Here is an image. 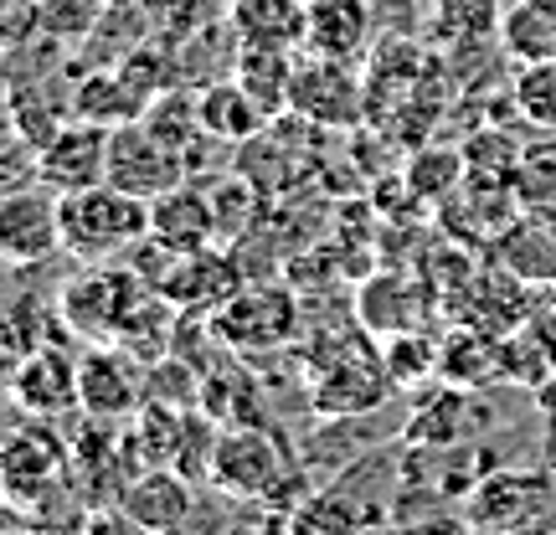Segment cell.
<instances>
[{
  "label": "cell",
  "mask_w": 556,
  "mask_h": 535,
  "mask_svg": "<svg viewBox=\"0 0 556 535\" xmlns=\"http://www.w3.org/2000/svg\"><path fill=\"white\" fill-rule=\"evenodd\" d=\"M62 201V247L83 263H109L150 242V201L129 196L119 186H93Z\"/></svg>",
  "instance_id": "6da1fadb"
},
{
  "label": "cell",
  "mask_w": 556,
  "mask_h": 535,
  "mask_svg": "<svg viewBox=\"0 0 556 535\" xmlns=\"http://www.w3.org/2000/svg\"><path fill=\"white\" fill-rule=\"evenodd\" d=\"M144 278L119 273L114 263H93L83 278H73L62 289V324L83 340H119L124 319L135 315V304L144 298Z\"/></svg>",
  "instance_id": "7a4b0ae2"
},
{
  "label": "cell",
  "mask_w": 556,
  "mask_h": 535,
  "mask_svg": "<svg viewBox=\"0 0 556 535\" xmlns=\"http://www.w3.org/2000/svg\"><path fill=\"white\" fill-rule=\"evenodd\" d=\"M78 402L93 422H124L150 402V371L124 345H93L78 356Z\"/></svg>",
  "instance_id": "3957f363"
},
{
  "label": "cell",
  "mask_w": 556,
  "mask_h": 535,
  "mask_svg": "<svg viewBox=\"0 0 556 535\" xmlns=\"http://www.w3.org/2000/svg\"><path fill=\"white\" fill-rule=\"evenodd\" d=\"M186 180V155L160 144L139 119L109 129V186H119L139 201H160Z\"/></svg>",
  "instance_id": "277c9868"
},
{
  "label": "cell",
  "mask_w": 556,
  "mask_h": 535,
  "mask_svg": "<svg viewBox=\"0 0 556 535\" xmlns=\"http://www.w3.org/2000/svg\"><path fill=\"white\" fill-rule=\"evenodd\" d=\"M109 180V124L67 119L37 150V186L52 196H78Z\"/></svg>",
  "instance_id": "5b68a950"
},
{
  "label": "cell",
  "mask_w": 556,
  "mask_h": 535,
  "mask_svg": "<svg viewBox=\"0 0 556 535\" xmlns=\"http://www.w3.org/2000/svg\"><path fill=\"white\" fill-rule=\"evenodd\" d=\"M67 484V448L52 428L26 422L5 437V499L16 510H41Z\"/></svg>",
  "instance_id": "8992f818"
},
{
  "label": "cell",
  "mask_w": 556,
  "mask_h": 535,
  "mask_svg": "<svg viewBox=\"0 0 556 535\" xmlns=\"http://www.w3.org/2000/svg\"><path fill=\"white\" fill-rule=\"evenodd\" d=\"M283 469L289 458L268 433L258 428H232L217 437V454H212V484L222 495L238 499H274L283 489Z\"/></svg>",
  "instance_id": "52a82bcc"
},
{
  "label": "cell",
  "mask_w": 556,
  "mask_h": 535,
  "mask_svg": "<svg viewBox=\"0 0 556 535\" xmlns=\"http://www.w3.org/2000/svg\"><path fill=\"white\" fill-rule=\"evenodd\" d=\"M536 283H526V278H516L510 268H479L464 289H458V324H475V330H484V335H516V330H526L531 324V315H536V294H531Z\"/></svg>",
  "instance_id": "ba28073f"
},
{
  "label": "cell",
  "mask_w": 556,
  "mask_h": 535,
  "mask_svg": "<svg viewBox=\"0 0 556 535\" xmlns=\"http://www.w3.org/2000/svg\"><path fill=\"white\" fill-rule=\"evenodd\" d=\"M62 247V201L47 186L5 191L0 201V253L16 268H37Z\"/></svg>",
  "instance_id": "9c48e42d"
},
{
  "label": "cell",
  "mask_w": 556,
  "mask_h": 535,
  "mask_svg": "<svg viewBox=\"0 0 556 535\" xmlns=\"http://www.w3.org/2000/svg\"><path fill=\"white\" fill-rule=\"evenodd\" d=\"M217 335L232 345V351H274L294 335V298L289 289H248L242 283L238 294L217 309Z\"/></svg>",
  "instance_id": "30bf717a"
},
{
  "label": "cell",
  "mask_w": 556,
  "mask_h": 535,
  "mask_svg": "<svg viewBox=\"0 0 556 535\" xmlns=\"http://www.w3.org/2000/svg\"><path fill=\"white\" fill-rule=\"evenodd\" d=\"M289 114L319 124V129H351L361 119V93L356 78L345 73V62L315 58L294 67L289 78Z\"/></svg>",
  "instance_id": "8fae6325"
},
{
  "label": "cell",
  "mask_w": 556,
  "mask_h": 535,
  "mask_svg": "<svg viewBox=\"0 0 556 535\" xmlns=\"http://www.w3.org/2000/svg\"><path fill=\"white\" fill-rule=\"evenodd\" d=\"M238 289H242L238 263L227 258V253H217V247L176 253V263H170L165 278L155 283V294H165L176 309H186V315H201V309H212V315H217Z\"/></svg>",
  "instance_id": "7c38bea8"
},
{
  "label": "cell",
  "mask_w": 556,
  "mask_h": 535,
  "mask_svg": "<svg viewBox=\"0 0 556 535\" xmlns=\"http://www.w3.org/2000/svg\"><path fill=\"white\" fill-rule=\"evenodd\" d=\"M11 397L37 417H62V412H83L78 402V356L62 351V345H37L26 351L11 377Z\"/></svg>",
  "instance_id": "4fadbf2b"
},
{
  "label": "cell",
  "mask_w": 556,
  "mask_h": 535,
  "mask_svg": "<svg viewBox=\"0 0 556 535\" xmlns=\"http://www.w3.org/2000/svg\"><path fill=\"white\" fill-rule=\"evenodd\" d=\"M119 505L150 535H176L180 525L191 520V510H197V489H191V479L180 474V469L160 463V469H139V474L124 484Z\"/></svg>",
  "instance_id": "5bb4252c"
},
{
  "label": "cell",
  "mask_w": 556,
  "mask_h": 535,
  "mask_svg": "<svg viewBox=\"0 0 556 535\" xmlns=\"http://www.w3.org/2000/svg\"><path fill=\"white\" fill-rule=\"evenodd\" d=\"M150 238L170 253H201L217 242V212H212V191H201L191 180H180L176 191L150 201Z\"/></svg>",
  "instance_id": "9a60e30c"
},
{
  "label": "cell",
  "mask_w": 556,
  "mask_h": 535,
  "mask_svg": "<svg viewBox=\"0 0 556 535\" xmlns=\"http://www.w3.org/2000/svg\"><path fill=\"white\" fill-rule=\"evenodd\" d=\"M371 41V5L366 0H309L304 5V47L315 58L351 62Z\"/></svg>",
  "instance_id": "2e32d148"
},
{
  "label": "cell",
  "mask_w": 556,
  "mask_h": 535,
  "mask_svg": "<svg viewBox=\"0 0 556 535\" xmlns=\"http://www.w3.org/2000/svg\"><path fill=\"white\" fill-rule=\"evenodd\" d=\"M541 499H546L541 474H490L469 495V520L484 531H520L541 510Z\"/></svg>",
  "instance_id": "e0dca14e"
},
{
  "label": "cell",
  "mask_w": 556,
  "mask_h": 535,
  "mask_svg": "<svg viewBox=\"0 0 556 535\" xmlns=\"http://www.w3.org/2000/svg\"><path fill=\"white\" fill-rule=\"evenodd\" d=\"M438 371L448 386H464V392H479L484 381H505V340L484 335L475 324H458L438 345Z\"/></svg>",
  "instance_id": "ac0fdd59"
},
{
  "label": "cell",
  "mask_w": 556,
  "mask_h": 535,
  "mask_svg": "<svg viewBox=\"0 0 556 535\" xmlns=\"http://www.w3.org/2000/svg\"><path fill=\"white\" fill-rule=\"evenodd\" d=\"M268 109H263L238 78H217L212 88H201V124L212 139H227V144H248L253 135L268 129Z\"/></svg>",
  "instance_id": "d6986e66"
},
{
  "label": "cell",
  "mask_w": 556,
  "mask_h": 535,
  "mask_svg": "<svg viewBox=\"0 0 556 535\" xmlns=\"http://www.w3.org/2000/svg\"><path fill=\"white\" fill-rule=\"evenodd\" d=\"M139 124H144L160 144H170V150L186 155V160H191V150L206 139V124H201V93H191V88H165V93H155L150 109L139 114Z\"/></svg>",
  "instance_id": "ffe728a7"
},
{
  "label": "cell",
  "mask_w": 556,
  "mask_h": 535,
  "mask_svg": "<svg viewBox=\"0 0 556 535\" xmlns=\"http://www.w3.org/2000/svg\"><path fill=\"white\" fill-rule=\"evenodd\" d=\"M366 520H371V510L356 505L336 484V489H319V495L299 499L294 510H289V535H361Z\"/></svg>",
  "instance_id": "44dd1931"
},
{
  "label": "cell",
  "mask_w": 556,
  "mask_h": 535,
  "mask_svg": "<svg viewBox=\"0 0 556 535\" xmlns=\"http://www.w3.org/2000/svg\"><path fill=\"white\" fill-rule=\"evenodd\" d=\"M238 31L248 47H289L304 41V0H238Z\"/></svg>",
  "instance_id": "7402d4cb"
},
{
  "label": "cell",
  "mask_w": 556,
  "mask_h": 535,
  "mask_svg": "<svg viewBox=\"0 0 556 535\" xmlns=\"http://www.w3.org/2000/svg\"><path fill=\"white\" fill-rule=\"evenodd\" d=\"M500 47H505V58H516L520 67L552 62L556 58V21L541 16L531 0H520L516 11H505V21H500Z\"/></svg>",
  "instance_id": "603a6c76"
},
{
  "label": "cell",
  "mask_w": 556,
  "mask_h": 535,
  "mask_svg": "<svg viewBox=\"0 0 556 535\" xmlns=\"http://www.w3.org/2000/svg\"><path fill=\"white\" fill-rule=\"evenodd\" d=\"M73 114L88 124H129L139 119L144 109H139V99L129 93V82L119 78V73H93V78H83L78 99H73Z\"/></svg>",
  "instance_id": "cb8c5ba5"
},
{
  "label": "cell",
  "mask_w": 556,
  "mask_h": 535,
  "mask_svg": "<svg viewBox=\"0 0 556 535\" xmlns=\"http://www.w3.org/2000/svg\"><path fill=\"white\" fill-rule=\"evenodd\" d=\"M464 412H469V392H464V386L438 392V397L407 422V443H413V448H454V437L464 433Z\"/></svg>",
  "instance_id": "d4e9b609"
},
{
  "label": "cell",
  "mask_w": 556,
  "mask_h": 535,
  "mask_svg": "<svg viewBox=\"0 0 556 535\" xmlns=\"http://www.w3.org/2000/svg\"><path fill=\"white\" fill-rule=\"evenodd\" d=\"M402 180H407L413 201H454V191L469 180V160L458 150H422V155H413Z\"/></svg>",
  "instance_id": "484cf974"
},
{
  "label": "cell",
  "mask_w": 556,
  "mask_h": 535,
  "mask_svg": "<svg viewBox=\"0 0 556 535\" xmlns=\"http://www.w3.org/2000/svg\"><path fill=\"white\" fill-rule=\"evenodd\" d=\"M510 99H516V114L531 124V129H541V135H556V58L520 67V78H516V88H510Z\"/></svg>",
  "instance_id": "4316f807"
},
{
  "label": "cell",
  "mask_w": 556,
  "mask_h": 535,
  "mask_svg": "<svg viewBox=\"0 0 556 535\" xmlns=\"http://www.w3.org/2000/svg\"><path fill=\"white\" fill-rule=\"evenodd\" d=\"M500 0H438V31L454 41H484L500 31Z\"/></svg>",
  "instance_id": "83f0119b"
},
{
  "label": "cell",
  "mask_w": 556,
  "mask_h": 535,
  "mask_svg": "<svg viewBox=\"0 0 556 535\" xmlns=\"http://www.w3.org/2000/svg\"><path fill=\"white\" fill-rule=\"evenodd\" d=\"M212 212H217V242H242L248 238V227L258 217V191H253V180H222L212 186Z\"/></svg>",
  "instance_id": "f1b7e54d"
},
{
  "label": "cell",
  "mask_w": 556,
  "mask_h": 535,
  "mask_svg": "<svg viewBox=\"0 0 556 535\" xmlns=\"http://www.w3.org/2000/svg\"><path fill=\"white\" fill-rule=\"evenodd\" d=\"M387 371H392L397 386L422 381L428 371H438V345L428 340V330H407V335H397V345L387 351Z\"/></svg>",
  "instance_id": "f546056e"
},
{
  "label": "cell",
  "mask_w": 556,
  "mask_h": 535,
  "mask_svg": "<svg viewBox=\"0 0 556 535\" xmlns=\"http://www.w3.org/2000/svg\"><path fill=\"white\" fill-rule=\"evenodd\" d=\"M78 535H150V531H144V525L124 510V505H109V510H93V515L83 520Z\"/></svg>",
  "instance_id": "4dcf8cb0"
},
{
  "label": "cell",
  "mask_w": 556,
  "mask_h": 535,
  "mask_svg": "<svg viewBox=\"0 0 556 535\" xmlns=\"http://www.w3.org/2000/svg\"><path fill=\"white\" fill-rule=\"evenodd\" d=\"M531 330L546 340V351L556 356V294L552 298H536V315H531Z\"/></svg>",
  "instance_id": "1f68e13d"
},
{
  "label": "cell",
  "mask_w": 556,
  "mask_h": 535,
  "mask_svg": "<svg viewBox=\"0 0 556 535\" xmlns=\"http://www.w3.org/2000/svg\"><path fill=\"white\" fill-rule=\"evenodd\" d=\"M407 535H464V525H454V520H428V525H417V531Z\"/></svg>",
  "instance_id": "d6a6232c"
},
{
  "label": "cell",
  "mask_w": 556,
  "mask_h": 535,
  "mask_svg": "<svg viewBox=\"0 0 556 535\" xmlns=\"http://www.w3.org/2000/svg\"><path fill=\"white\" fill-rule=\"evenodd\" d=\"M531 5H536L541 16H552V21H556V0H531Z\"/></svg>",
  "instance_id": "836d02e7"
},
{
  "label": "cell",
  "mask_w": 556,
  "mask_h": 535,
  "mask_svg": "<svg viewBox=\"0 0 556 535\" xmlns=\"http://www.w3.org/2000/svg\"><path fill=\"white\" fill-rule=\"evenodd\" d=\"M304 5H309V0H304Z\"/></svg>",
  "instance_id": "e575fe53"
}]
</instances>
